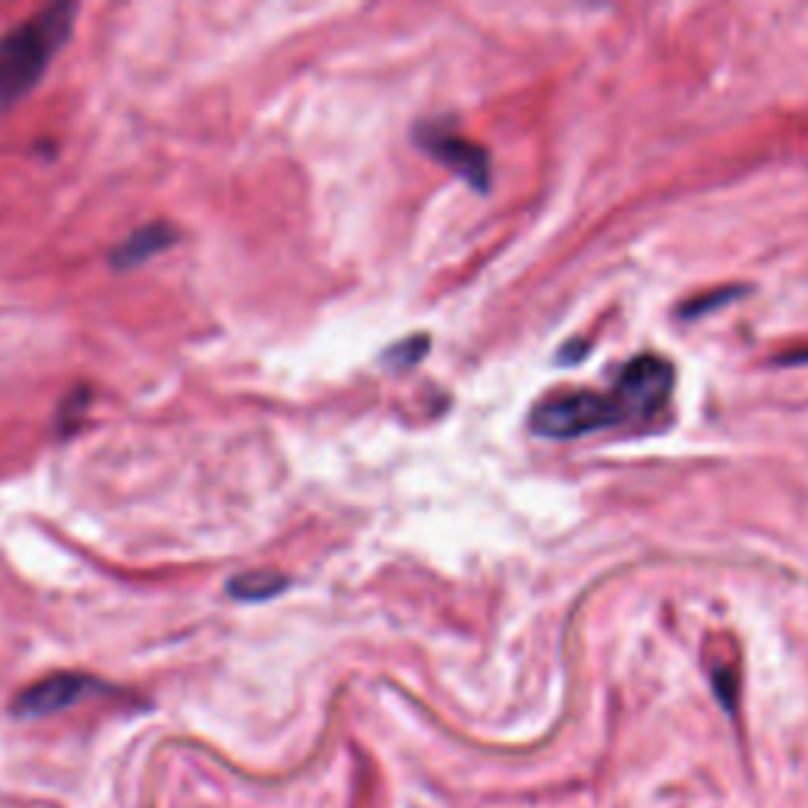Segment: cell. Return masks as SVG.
<instances>
[{
  "label": "cell",
  "instance_id": "3957f363",
  "mask_svg": "<svg viewBox=\"0 0 808 808\" xmlns=\"http://www.w3.org/2000/svg\"><path fill=\"white\" fill-rule=\"evenodd\" d=\"M616 423H619V411L612 405L610 392H568L543 401L534 411V430L553 440L585 436Z\"/></svg>",
  "mask_w": 808,
  "mask_h": 808
},
{
  "label": "cell",
  "instance_id": "5b68a950",
  "mask_svg": "<svg viewBox=\"0 0 808 808\" xmlns=\"http://www.w3.org/2000/svg\"><path fill=\"white\" fill-rule=\"evenodd\" d=\"M417 140H420V146H423L427 155H433L445 168L462 174L474 187L487 190V184H490L487 180L490 177V158L477 143H471V140L445 130V126H423L417 133Z\"/></svg>",
  "mask_w": 808,
  "mask_h": 808
},
{
  "label": "cell",
  "instance_id": "6da1fadb",
  "mask_svg": "<svg viewBox=\"0 0 808 808\" xmlns=\"http://www.w3.org/2000/svg\"><path fill=\"white\" fill-rule=\"evenodd\" d=\"M74 20V3H54L0 38V108H10L38 86L51 57L70 38Z\"/></svg>",
  "mask_w": 808,
  "mask_h": 808
},
{
  "label": "cell",
  "instance_id": "ba28073f",
  "mask_svg": "<svg viewBox=\"0 0 808 808\" xmlns=\"http://www.w3.org/2000/svg\"><path fill=\"white\" fill-rule=\"evenodd\" d=\"M89 401H92V389L89 386H76L74 392L64 398V405L57 408V433L60 436H70L79 430L82 417L89 411Z\"/></svg>",
  "mask_w": 808,
  "mask_h": 808
},
{
  "label": "cell",
  "instance_id": "277c9868",
  "mask_svg": "<svg viewBox=\"0 0 808 808\" xmlns=\"http://www.w3.org/2000/svg\"><path fill=\"white\" fill-rule=\"evenodd\" d=\"M104 691V683L86 673H51L45 679L32 683L13 698V713L23 720H38L48 713L74 708L79 701Z\"/></svg>",
  "mask_w": 808,
  "mask_h": 808
},
{
  "label": "cell",
  "instance_id": "52a82bcc",
  "mask_svg": "<svg viewBox=\"0 0 808 808\" xmlns=\"http://www.w3.org/2000/svg\"><path fill=\"white\" fill-rule=\"evenodd\" d=\"M288 588V578L269 572V568H259V572H244L237 578L228 582V594L234 600H246V604H259V600H269L275 594Z\"/></svg>",
  "mask_w": 808,
  "mask_h": 808
},
{
  "label": "cell",
  "instance_id": "7a4b0ae2",
  "mask_svg": "<svg viewBox=\"0 0 808 808\" xmlns=\"http://www.w3.org/2000/svg\"><path fill=\"white\" fill-rule=\"evenodd\" d=\"M669 392H673V367L663 357L641 354L622 367L610 398L619 411V423H647L666 408Z\"/></svg>",
  "mask_w": 808,
  "mask_h": 808
},
{
  "label": "cell",
  "instance_id": "8992f818",
  "mask_svg": "<svg viewBox=\"0 0 808 808\" xmlns=\"http://www.w3.org/2000/svg\"><path fill=\"white\" fill-rule=\"evenodd\" d=\"M177 237H180L177 228L168 221H148V224H140L133 234H126L121 244L111 250L108 263L121 272L136 269V266L148 263L152 256H158L162 250L177 244Z\"/></svg>",
  "mask_w": 808,
  "mask_h": 808
}]
</instances>
